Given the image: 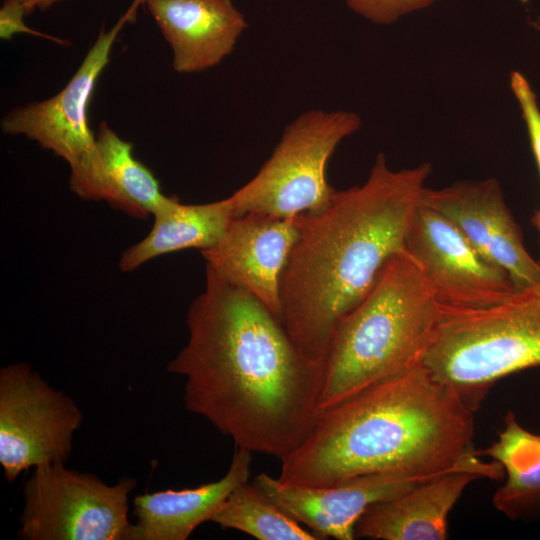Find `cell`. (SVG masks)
Segmentation results:
<instances>
[{
	"label": "cell",
	"instance_id": "277c9868",
	"mask_svg": "<svg viewBox=\"0 0 540 540\" xmlns=\"http://www.w3.org/2000/svg\"><path fill=\"white\" fill-rule=\"evenodd\" d=\"M440 313L412 257L406 251L391 257L367 295L335 327L319 412L421 364Z\"/></svg>",
	"mask_w": 540,
	"mask_h": 540
},
{
	"label": "cell",
	"instance_id": "d4e9b609",
	"mask_svg": "<svg viewBox=\"0 0 540 540\" xmlns=\"http://www.w3.org/2000/svg\"><path fill=\"white\" fill-rule=\"evenodd\" d=\"M532 223L536 227V229L538 230L539 237H540V209L538 211H536V213L534 214V216L532 218ZM538 262L540 264V258H539Z\"/></svg>",
	"mask_w": 540,
	"mask_h": 540
},
{
	"label": "cell",
	"instance_id": "7402d4cb",
	"mask_svg": "<svg viewBox=\"0 0 540 540\" xmlns=\"http://www.w3.org/2000/svg\"><path fill=\"white\" fill-rule=\"evenodd\" d=\"M510 85L520 105L540 174V109L535 93L526 78L519 72L511 74Z\"/></svg>",
	"mask_w": 540,
	"mask_h": 540
},
{
	"label": "cell",
	"instance_id": "6da1fadb",
	"mask_svg": "<svg viewBox=\"0 0 540 540\" xmlns=\"http://www.w3.org/2000/svg\"><path fill=\"white\" fill-rule=\"evenodd\" d=\"M186 325L187 342L167 366L185 379V408L236 448L280 460L296 449L320 414L325 362L302 353L259 299L207 267Z\"/></svg>",
	"mask_w": 540,
	"mask_h": 540
},
{
	"label": "cell",
	"instance_id": "2e32d148",
	"mask_svg": "<svg viewBox=\"0 0 540 540\" xmlns=\"http://www.w3.org/2000/svg\"><path fill=\"white\" fill-rule=\"evenodd\" d=\"M252 452L236 448L226 474L194 488L136 495L132 540H186L202 523L211 521L231 492L251 475Z\"/></svg>",
	"mask_w": 540,
	"mask_h": 540
},
{
	"label": "cell",
	"instance_id": "8992f818",
	"mask_svg": "<svg viewBox=\"0 0 540 540\" xmlns=\"http://www.w3.org/2000/svg\"><path fill=\"white\" fill-rule=\"evenodd\" d=\"M361 126L351 111L308 110L293 120L256 175L229 196L235 216L292 217L324 206L335 189L327 164L337 146Z\"/></svg>",
	"mask_w": 540,
	"mask_h": 540
},
{
	"label": "cell",
	"instance_id": "7a4b0ae2",
	"mask_svg": "<svg viewBox=\"0 0 540 540\" xmlns=\"http://www.w3.org/2000/svg\"><path fill=\"white\" fill-rule=\"evenodd\" d=\"M431 165L393 170L378 154L367 180L296 216L299 234L280 281V320L298 349L325 361L341 318L405 250Z\"/></svg>",
	"mask_w": 540,
	"mask_h": 540
},
{
	"label": "cell",
	"instance_id": "9c48e42d",
	"mask_svg": "<svg viewBox=\"0 0 540 540\" xmlns=\"http://www.w3.org/2000/svg\"><path fill=\"white\" fill-rule=\"evenodd\" d=\"M145 0H133L108 30L101 29L65 87L50 99L17 107L1 120L5 134L24 135L64 159L71 175L78 176L91 165L96 153V136L88 125V105L98 77L109 62L114 42L127 23L136 19Z\"/></svg>",
	"mask_w": 540,
	"mask_h": 540
},
{
	"label": "cell",
	"instance_id": "603a6c76",
	"mask_svg": "<svg viewBox=\"0 0 540 540\" xmlns=\"http://www.w3.org/2000/svg\"><path fill=\"white\" fill-rule=\"evenodd\" d=\"M26 15L21 4V0H4L0 12L1 38L8 39L15 32H29L32 34L47 37L41 33L28 29L23 23V16Z\"/></svg>",
	"mask_w": 540,
	"mask_h": 540
},
{
	"label": "cell",
	"instance_id": "7c38bea8",
	"mask_svg": "<svg viewBox=\"0 0 540 540\" xmlns=\"http://www.w3.org/2000/svg\"><path fill=\"white\" fill-rule=\"evenodd\" d=\"M434 476L437 475L374 473L331 486L313 487L284 485L263 472L256 475L252 483L320 540L329 537L353 540L355 525L368 507L395 498Z\"/></svg>",
	"mask_w": 540,
	"mask_h": 540
},
{
	"label": "cell",
	"instance_id": "9a60e30c",
	"mask_svg": "<svg viewBox=\"0 0 540 540\" xmlns=\"http://www.w3.org/2000/svg\"><path fill=\"white\" fill-rule=\"evenodd\" d=\"M172 50V66L183 74L218 65L247 28L232 0H145Z\"/></svg>",
	"mask_w": 540,
	"mask_h": 540
},
{
	"label": "cell",
	"instance_id": "5b68a950",
	"mask_svg": "<svg viewBox=\"0 0 540 540\" xmlns=\"http://www.w3.org/2000/svg\"><path fill=\"white\" fill-rule=\"evenodd\" d=\"M421 364L474 412L494 384L540 366V280L481 308H443Z\"/></svg>",
	"mask_w": 540,
	"mask_h": 540
},
{
	"label": "cell",
	"instance_id": "ba28073f",
	"mask_svg": "<svg viewBox=\"0 0 540 540\" xmlns=\"http://www.w3.org/2000/svg\"><path fill=\"white\" fill-rule=\"evenodd\" d=\"M82 421L76 402L29 364L0 369V464L8 482L31 467L64 463Z\"/></svg>",
	"mask_w": 540,
	"mask_h": 540
},
{
	"label": "cell",
	"instance_id": "ffe728a7",
	"mask_svg": "<svg viewBox=\"0 0 540 540\" xmlns=\"http://www.w3.org/2000/svg\"><path fill=\"white\" fill-rule=\"evenodd\" d=\"M211 522L258 540H320L248 481L231 492Z\"/></svg>",
	"mask_w": 540,
	"mask_h": 540
},
{
	"label": "cell",
	"instance_id": "e0dca14e",
	"mask_svg": "<svg viewBox=\"0 0 540 540\" xmlns=\"http://www.w3.org/2000/svg\"><path fill=\"white\" fill-rule=\"evenodd\" d=\"M95 136L94 160L83 174L70 178L71 190L85 200L106 201L132 217L153 215L169 197L151 170L134 157L133 144L105 122Z\"/></svg>",
	"mask_w": 540,
	"mask_h": 540
},
{
	"label": "cell",
	"instance_id": "5bb4252c",
	"mask_svg": "<svg viewBox=\"0 0 540 540\" xmlns=\"http://www.w3.org/2000/svg\"><path fill=\"white\" fill-rule=\"evenodd\" d=\"M496 461L477 454L447 472L427 479L403 494L367 508L355 525V538L374 540H444L448 516L465 488L482 477L500 480Z\"/></svg>",
	"mask_w": 540,
	"mask_h": 540
},
{
	"label": "cell",
	"instance_id": "4fadbf2b",
	"mask_svg": "<svg viewBox=\"0 0 540 540\" xmlns=\"http://www.w3.org/2000/svg\"><path fill=\"white\" fill-rule=\"evenodd\" d=\"M298 234L296 216L247 213L235 217L223 239L201 253L207 268L250 292L280 320L281 275Z\"/></svg>",
	"mask_w": 540,
	"mask_h": 540
},
{
	"label": "cell",
	"instance_id": "d6986e66",
	"mask_svg": "<svg viewBox=\"0 0 540 540\" xmlns=\"http://www.w3.org/2000/svg\"><path fill=\"white\" fill-rule=\"evenodd\" d=\"M476 454L498 462L506 475L493 495L494 507L510 520H540V433L525 429L508 411L497 440Z\"/></svg>",
	"mask_w": 540,
	"mask_h": 540
},
{
	"label": "cell",
	"instance_id": "52a82bcc",
	"mask_svg": "<svg viewBox=\"0 0 540 540\" xmlns=\"http://www.w3.org/2000/svg\"><path fill=\"white\" fill-rule=\"evenodd\" d=\"M136 480L114 485L65 467H34L23 486L18 536L24 540H132L129 494Z\"/></svg>",
	"mask_w": 540,
	"mask_h": 540
},
{
	"label": "cell",
	"instance_id": "8fae6325",
	"mask_svg": "<svg viewBox=\"0 0 540 540\" xmlns=\"http://www.w3.org/2000/svg\"><path fill=\"white\" fill-rule=\"evenodd\" d=\"M422 203L451 220L483 257L508 273L516 288L540 280V264L525 249L495 179L426 187Z\"/></svg>",
	"mask_w": 540,
	"mask_h": 540
},
{
	"label": "cell",
	"instance_id": "3957f363",
	"mask_svg": "<svg viewBox=\"0 0 540 540\" xmlns=\"http://www.w3.org/2000/svg\"><path fill=\"white\" fill-rule=\"evenodd\" d=\"M473 437L474 411L419 364L322 411L277 480L321 487L374 473L438 475L476 455Z\"/></svg>",
	"mask_w": 540,
	"mask_h": 540
},
{
	"label": "cell",
	"instance_id": "ac0fdd59",
	"mask_svg": "<svg viewBox=\"0 0 540 540\" xmlns=\"http://www.w3.org/2000/svg\"><path fill=\"white\" fill-rule=\"evenodd\" d=\"M152 216L148 235L121 255V271H134L154 258L179 250L212 248L236 217L229 197L205 204H183L169 197Z\"/></svg>",
	"mask_w": 540,
	"mask_h": 540
},
{
	"label": "cell",
	"instance_id": "30bf717a",
	"mask_svg": "<svg viewBox=\"0 0 540 540\" xmlns=\"http://www.w3.org/2000/svg\"><path fill=\"white\" fill-rule=\"evenodd\" d=\"M405 250L440 307L481 308L516 289L508 273L483 257L451 220L423 203L410 226Z\"/></svg>",
	"mask_w": 540,
	"mask_h": 540
},
{
	"label": "cell",
	"instance_id": "cb8c5ba5",
	"mask_svg": "<svg viewBox=\"0 0 540 540\" xmlns=\"http://www.w3.org/2000/svg\"><path fill=\"white\" fill-rule=\"evenodd\" d=\"M59 1L62 0H21V4L25 14L27 15L33 12L35 9L41 11L46 10Z\"/></svg>",
	"mask_w": 540,
	"mask_h": 540
},
{
	"label": "cell",
	"instance_id": "44dd1931",
	"mask_svg": "<svg viewBox=\"0 0 540 540\" xmlns=\"http://www.w3.org/2000/svg\"><path fill=\"white\" fill-rule=\"evenodd\" d=\"M355 13L376 24H391L435 0H345Z\"/></svg>",
	"mask_w": 540,
	"mask_h": 540
}]
</instances>
